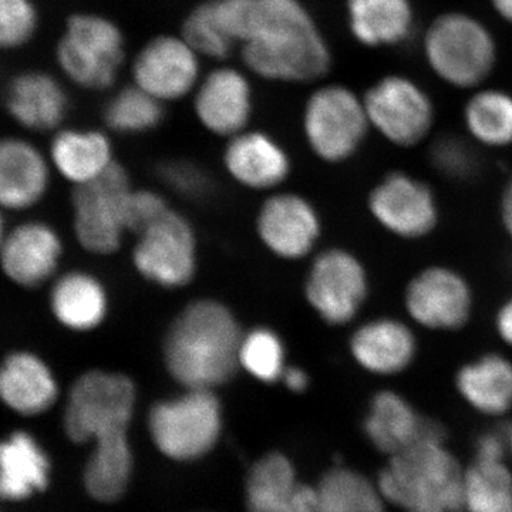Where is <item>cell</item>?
<instances>
[{
  "label": "cell",
  "instance_id": "1",
  "mask_svg": "<svg viewBox=\"0 0 512 512\" xmlns=\"http://www.w3.org/2000/svg\"><path fill=\"white\" fill-rule=\"evenodd\" d=\"M215 16L255 80L286 86L323 82L332 46L305 0H211Z\"/></svg>",
  "mask_w": 512,
  "mask_h": 512
},
{
  "label": "cell",
  "instance_id": "2",
  "mask_svg": "<svg viewBox=\"0 0 512 512\" xmlns=\"http://www.w3.org/2000/svg\"><path fill=\"white\" fill-rule=\"evenodd\" d=\"M242 336L237 318L224 303L192 302L165 336V367L185 389L214 390L234 376Z\"/></svg>",
  "mask_w": 512,
  "mask_h": 512
},
{
  "label": "cell",
  "instance_id": "3",
  "mask_svg": "<svg viewBox=\"0 0 512 512\" xmlns=\"http://www.w3.org/2000/svg\"><path fill=\"white\" fill-rule=\"evenodd\" d=\"M136 406V386L123 373L89 370L77 377L64 409V429L76 443L93 440L92 457L133 460L128 426Z\"/></svg>",
  "mask_w": 512,
  "mask_h": 512
},
{
  "label": "cell",
  "instance_id": "4",
  "mask_svg": "<svg viewBox=\"0 0 512 512\" xmlns=\"http://www.w3.org/2000/svg\"><path fill=\"white\" fill-rule=\"evenodd\" d=\"M446 437H424L394 454L379 478V490L390 503L407 511L437 508L464 510V476L444 446Z\"/></svg>",
  "mask_w": 512,
  "mask_h": 512
},
{
  "label": "cell",
  "instance_id": "5",
  "mask_svg": "<svg viewBox=\"0 0 512 512\" xmlns=\"http://www.w3.org/2000/svg\"><path fill=\"white\" fill-rule=\"evenodd\" d=\"M128 60L126 33L110 16L80 10L64 22L55 62L63 79L77 89L110 93L119 86Z\"/></svg>",
  "mask_w": 512,
  "mask_h": 512
},
{
  "label": "cell",
  "instance_id": "6",
  "mask_svg": "<svg viewBox=\"0 0 512 512\" xmlns=\"http://www.w3.org/2000/svg\"><path fill=\"white\" fill-rule=\"evenodd\" d=\"M423 55L441 82L460 90H477L497 66L498 45L490 28L461 10L441 13L424 32Z\"/></svg>",
  "mask_w": 512,
  "mask_h": 512
},
{
  "label": "cell",
  "instance_id": "7",
  "mask_svg": "<svg viewBox=\"0 0 512 512\" xmlns=\"http://www.w3.org/2000/svg\"><path fill=\"white\" fill-rule=\"evenodd\" d=\"M301 126L312 153L329 164L355 157L372 130L363 96L336 82L313 87L303 101Z\"/></svg>",
  "mask_w": 512,
  "mask_h": 512
},
{
  "label": "cell",
  "instance_id": "8",
  "mask_svg": "<svg viewBox=\"0 0 512 512\" xmlns=\"http://www.w3.org/2000/svg\"><path fill=\"white\" fill-rule=\"evenodd\" d=\"M148 429L158 450L174 460L204 456L217 443L222 429L220 400L212 390L187 389L158 402L148 414Z\"/></svg>",
  "mask_w": 512,
  "mask_h": 512
},
{
  "label": "cell",
  "instance_id": "9",
  "mask_svg": "<svg viewBox=\"0 0 512 512\" xmlns=\"http://www.w3.org/2000/svg\"><path fill=\"white\" fill-rule=\"evenodd\" d=\"M131 191L130 175L117 161L92 183L73 188V231L83 249L94 255L119 251Z\"/></svg>",
  "mask_w": 512,
  "mask_h": 512
},
{
  "label": "cell",
  "instance_id": "10",
  "mask_svg": "<svg viewBox=\"0 0 512 512\" xmlns=\"http://www.w3.org/2000/svg\"><path fill=\"white\" fill-rule=\"evenodd\" d=\"M362 96L370 127L393 146L416 147L430 136L436 107L430 94L412 77L386 74Z\"/></svg>",
  "mask_w": 512,
  "mask_h": 512
},
{
  "label": "cell",
  "instance_id": "11",
  "mask_svg": "<svg viewBox=\"0 0 512 512\" xmlns=\"http://www.w3.org/2000/svg\"><path fill=\"white\" fill-rule=\"evenodd\" d=\"M204 59L180 32L151 36L130 57V83L168 106L190 99L204 74Z\"/></svg>",
  "mask_w": 512,
  "mask_h": 512
},
{
  "label": "cell",
  "instance_id": "12",
  "mask_svg": "<svg viewBox=\"0 0 512 512\" xmlns=\"http://www.w3.org/2000/svg\"><path fill=\"white\" fill-rule=\"evenodd\" d=\"M254 80L241 64L215 63L205 70L190 97L200 126L227 140L248 130L256 106Z\"/></svg>",
  "mask_w": 512,
  "mask_h": 512
},
{
  "label": "cell",
  "instance_id": "13",
  "mask_svg": "<svg viewBox=\"0 0 512 512\" xmlns=\"http://www.w3.org/2000/svg\"><path fill=\"white\" fill-rule=\"evenodd\" d=\"M365 265L348 249L330 248L309 269L305 296L313 311L330 326L348 325L369 298Z\"/></svg>",
  "mask_w": 512,
  "mask_h": 512
},
{
  "label": "cell",
  "instance_id": "14",
  "mask_svg": "<svg viewBox=\"0 0 512 512\" xmlns=\"http://www.w3.org/2000/svg\"><path fill=\"white\" fill-rule=\"evenodd\" d=\"M133 264L138 274L163 288L190 284L197 269V238L187 218L168 210L141 232L133 249Z\"/></svg>",
  "mask_w": 512,
  "mask_h": 512
},
{
  "label": "cell",
  "instance_id": "15",
  "mask_svg": "<svg viewBox=\"0 0 512 512\" xmlns=\"http://www.w3.org/2000/svg\"><path fill=\"white\" fill-rule=\"evenodd\" d=\"M407 315L421 328L457 332L470 322L474 293L466 276L444 265L421 269L404 291Z\"/></svg>",
  "mask_w": 512,
  "mask_h": 512
},
{
  "label": "cell",
  "instance_id": "16",
  "mask_svg": "<svg viewBox=\"0 0 512 512\" xmlns=\"http://www.w3.org/2000/svg\"><path fill=\"white\" fill-rule=\"evenodd\" d=\"M373 220L394 237H429L440 221V205L426 181L403 171L384 175L367 198Z\"/></svg>",
  "mask_w": 512,
  "mask_h": 512
},
{
  "label": "cell",
  "instance_id": "17",
  "mask_svg": "<svg viewBox=\"0 0 512 512\" xmlns=\"http://www.w3.org/2000/svg\"><path fill=\"white\" fill-rule=\"evenodd\" d=\"M63 256V241L55 228L26 221L8 231L0 247V268L12 284L36 289L55 278Z\"/></svg>",
  "mask_w": 512,
  "mask_h": 512
},
{
  "label": "cell",
  "instance_id": "18",
  "mask_svg": "<svg viewBox=\"0 0 512 512\" xmlns=\"http://www.w3.org/2000/svg\"><path fill=\"white\" fill-rule=\"evenodd\" d=\"M256 229L272 254L293 261L311 254L318 244L322 224L311 202L301 195L285 192L264 202Z\"/></svg>",
  "mask_w": 512,
  "mask_h": 512
},
{
  "label": "cell",
  "instance_id": "19",
  "mask_svg": "<svg viewBox=\"0 0 512 512\" xmlns=\"http://www.w3.org/2000/svg\"><path fill=\"white\" fill-rule=\"evenodd\" d=\"M10 119L32 133H56L70 110L66 86L45 70H25L9 80L3 96Z\"/></svg>",
  "mask_w": 512,
  "mask_h": 512
},
{
  "label": "cell",
  "instance_id": "20",
  "mask_svg": "<svg viewBox=\"0 0 512 512\" xmlns=\"http://www.w3.org/2000/svg\"><path fill=\"white\" fill-rule=\"evenodd\" d=\"M49 157L23 137H0V210L22 212L36 207L52 181Z\"/></svg>",
  "mask_w": 512,
  "mask_h": 512
},
{
  "label": "cell",
  "instance_id": "21",
  "mask_svg": "<svg viewBox=\"0 0 512 512\" xmlns=\"http://www.w3.org/2000/svg\"><path fill=\"white\" fill-rule=\"evenodd\" d=\"M349 350L356 365L367 373L389 377L413 365L419 355V340L403 320L382 316L363 323L352 333Z\"/></svg>",
  "mask_w": 512,
  "mask_h": 512
},
{
  "label": "cell",
  "instance_id": "22",
  "mask_svg": "<svg viewBox=\"0 0 512 512\" xmlns=\"http://www.w3.org/2000/svg\"><path fill=\"white\" fill-rule=\"evenodd\" d=\"M222 163L235 181L252 190L278 187L292 170L285 147L266 131L251 128L228 138Z\"/></svg>",
  "mask_w": 512,
  "mask_h": 512
},
{
  "label": "cell",
  "instance_id": "23",
  "mask_svg": "<svg viewBox=\"0 0 512 512\" xmlns=\"http://www.w3.org/2000/svg\"><path fill=\"white\" fill-rule=\"evenodd\" d=\"M59 399L49 363L30 350H13L0 362V402L20 416H39Z\"/></svg>",
  "mask_w": 512,
  "mask_h": 512
},
{
  "label": "cell",
  "instance_id": "24",
  "mask_svg": "<svg viewBox=\"0 0 512 512\" xmlns=\"http://www.w3.org/2000/svg\"><path fill=\"white\" fill-rule=\"evenodd\" d=\"M365 433L377 450L392 456L424 437H446L440 423L421 416L406 397L393 390H382L373 396Z\"/></svg>",
  "mask_w": 512,
  "mask_h": 512
},
{
  "label": "cell",
  "instance_id": "25",
  "mask_svg": "<svg viewBox=\"0 0 512 512\" xmlns=\"http://www.w3.org/2000/svg\"><path fill=\"white\" fill-rule=\"evenodd\" d=\"M249 512H318V493L296 481L291 461L269 454L252 467L247 483Z\"/></svg>",
  "mask_w": 512,
  "mask_h": 512
},
{
  "label": "cell",
  "instance_id": "26",
  "mask_svg": "<svg viewBox=\"0 0 512 512\" xmlns=\"http://www.w3.org/2000/svg\"><path fill=\"white\" fill-rule=\"evenodd\" d=\"M47 157L74 187L92 183L116 163L109 134L96 128H60L53 133Z\"/></svg>",
  "mask_w": 512,
  "mask_h": 512
},
{
  "label": "cell",
  "instance_id": "27",
  "mask_svg": "<svg viewBox=\"0 0 512 512\" xmlns=\"http://www.w3.org/2000/svg\"><path fill=\"white\" fill-rule=\"evenodd\" d=\"M346 25L357 45L386 49L402 45L413 35V0H345Z\"/></svg>",
  "mask_w": 512,
  "mask_h": 512
},
{
  "label": "cell",
  "instance_id": "28",
  "mask_svg": "<svg viewBox=\"0 0 512 512\" xmlns=\"http://www.w3.org/2000/svg\"><path fill=\"white\" fill-rule=\"evenodd\" d=\"M49 306L53 318L72 332H92L109 312V295L96 276L70 271L57 276L50 288Z\"/></svg>",
  "mask_w": 512,
  "mask_h": 512
},
{
  "label": "cell",
  "instance_id": "29",
  "mask_svg": "<svg viewBox=\"0 0 512 512\" xmlns=\"http://www.w3.org/2000/svg\"><path fill=\"white\" fill-rule=\"evenodd\" d=\"M456 389L477 412L503 416L512 409V360L488 352L464 363L456 373Z\"/></svg>",
  "mask_w": 512,
  "mask_h": 512
},
{
  "label": "cell",
  "instance_id": "30",
  "mask_svg": "<svg viewBox=\"0 0 512 512\" xmlns=\"http://www.w3.org/2000/svg\"><path fill=\"white\" fill-rule=\"evenodd\" d=\"M50 463L43 448L26 431L0 441V498L22 501L49 483Z\"/></svg>",
  "mask_w": 512,
  "mask_h": 512
},
{
  "label": "cell",
  "instance_id": "31",
  "mask_svg": "<svg viewBox=\"0 0 512 512\" xmlns=\"http://www.w3.org/2000/svg\"><path fill=\"white\" fill-rule=\"evenodd\" d=\"M473 92L463 109L468 136L488 148L512 146V94L495 87Z\"/></svg>",
  "mask_w": 512,
  "mask_h": 512
},
{
  "label": "cell",
  "instance_id": "32",
  "mask_svg": "<svg viewBox=\"0 0 512 512\" xmlns=\"http://www.w3.org/2000/svg\"><path fill=\"white\" fill-rule=\"evenodd\" d=\"M136 84L117 86L104 103L101 119L107 130L121 136H140L163 124L167 109Z\"/></svg>",
  "mask_w": 512,
  "mask_h": 512
},
{
  "label": "cell",
  "instance_id": "33",
  "mask_svg": "<svg viewBox=\"0 0 512 512\" xmlns=\"http://www.w3.org/2000/svg\"><path fill=\"white\" fill-rule=\"evenodd\" d=\"M316 493L318 512H384L380 490L366 477L346 468L329 471Z\"/></svg>",
  "mask_w": 512,
  "mask_h": 512
},
{
  "label": "cell",
  "instance_id": "34",
  "mask_svg": "<svg viewBox=\"0 0 512 512\" xmlns=\"http://www.w3.org/2000/svg\"><path fill=\"white\" fill-rule=\"evenodd\" d=\"M468 512H512V476L503 463L477 461L464 476Z\"/></svg>",
  "mask_w": 512,
  "mask_h": 512
},
{
  "label": "cell",
  "instance_id": "35",
  "mask_svg": "<svg viewBox=\"0 0 512 512\" xmlns=\"http://www.w3.org/2000/svg\"><path fill=\"white\" fill-rule=\"evenodd\" d=\"M180 33L204 60L224 63L238 52L237 45L221 28L211 0H201L184 16Z\"/></svg>",
  "mask_w": 512,
  "mask_h": 512
},
{
  "label": "cell",
  "instance_id": "36",
  "mask_svg": "<svg viewBox=\"0 0 512 512\" xmlns=\"http://www.w3.org/2000/svg\"><path fill=\"white\" fill-rule=\"evenodd\" d=\"M239 366L259 382L274 383L286 369L285 346L274 330L256 328L242 336Z\"/></svg>",
  "mask_w": 512,
  "mask_h": 512
},
{
  "label": "cell",
  "instance_id": "37",
  "mask_svg": "<svg viewBox=\"0 0 512 512\" xmlns=\"http://www.w3.org/2000/svg\"><path fill=\"white\" fill-rule=\"evenodd\" d=\"M431 167L453 181L471 180L478 171V156L466 138L444 134L429 148Z\"/></svg>",
  "mask_w": 512,
  "mask_h": 512
},
{
  "label": "cell",
  "instance_id": "38",
  "mask_svg": "<svg viewBox=\"0 0 512 512\" xmlns=\"http://www.w3.org/2000/svg\"><path fill=\"white\" fill-rule=\"evenodd\" d=\"M39 26L35 0H0V50L10 52L29 45Z\"/></svg>",
  "mask_w": 512,
  "mask_h": 512
},
{
  "label": "cell",
  "instance_id": "39",
  "mask_svg": "<svg viewBox=\"0 0 512 512\" xmlns=\"http://www.w3.org/2000/svg\"><path fill=\"white\" fill-rule=\"evenodd\" d=\"M161 181L177 194L198 198L210 190V178L198 165L185 160L165 161L158 167Z\"/></svg>",
  "mask_w": 512,
  "mask_h": 512
},
{
  "label": "cell",
  "instance_id": "40",
  "mask_svg": "<svg viewBox=\"0 0 512 512\" xmlns=\"http://www.w3.org/2000/svg\"><path fill=\"white\" fill-rule=\"evenodd\" d=\"M170 210L167 202L158 192L151 190H133L128 195L126 207L127 231L140 235L151 225L156 224Z\"/></svg>",
  "mask_w": 512,
  "mask_h": 512
},
{
  "label": "cell",
  "instance_id": "41",
  "mask_svg": "<svg viewBox=\"0 0 512 512\" xmlns=\"http://www.w3.org/2000/svg\"><path fill=\"white\" fill-rule=\"evenodd\" d=\"M507 433L501 431H487L478 437L476 444L477 461L484 463H503L507 453Z\"/></svg>",
  "mask_w": 512,
  "mask_h": 512
},
{
  "label": "cell",
  "instance_id": "42",
  "mask_svg": "<svg viewBox=\"0 0 512 512\" xmlns=\"http://www.w3.org/2000/svg\"><path fill=\"white\" fill-rule=\"evenodd\" d=\"M494 325L498 338L512 348V295L498 308Z\"/></svg>",
  "mask_w": 512,
  "mask_h": 512
},
{
  "label": "cell",
  "instance_id": "43",
  "mask_svg": "<svg viewBox=\"0 0 512 512\" xmlns=\"http://www.w3.org/2000/svg\"><path fill=\"white\" fill-rule=\"evenodd\" d=\"M500 217L505 232L512 239V174L505 184L500 202Z\"/></svg>",
  "mask_w": 512,
  "mask_h": 512
},
{
  "label": "cell",
  "instance_id": "44",
  "mask_svg": "<svg viewBox=\"0 0 512 512\" xmlns=\"http://www.w3.org/2000/svg\"><path fill=\"white\" fill-rule=\"evenodd\" d=\"M282 380H284L285 386L295 393L305 392L309 386L308 373L303 372L299 367H286Z\"/></svg>",
  "mask_w": 512,
  "mask_h": 512
},
{
  "label": "cell",
  "instance_id": "45",
  "mask_svg": "<svg viewBox=\"0 0 512 512\" xmlns=\"http://www.w3.org/2000/svg\"><path fill=\"white\" fill-rule=\"evenodd\" d=\"M490 5L498 18L512 26V0H490Z\"/></svg>",
  "mask_w": 512,
  "mask_h": 512
},
{
  "label": "cell",
  "instance_id": "46",
  "mask_svg": "<svg viewBox=\"0 0 512 512\" xmlns=\"http://www.w3.org/2000/svg\"><path fill=\"white\" fill-rule=\"evenodd\" d=\"M3 212L5 211L0 210V247H2L3 241H5L6 234H8V231H6V221Z\"/></svg>",
  "mask_w": 512,
  "mask_h": 512
},
{
  "label": "cell",
  "instance_id": "47",
  "mask_svg": "<svg viewBox=\"0 0 512 512\" xmlns=\"http://www.w3.org/2000/svg\"><path fill=\"white\" fill-rule=\"evenodd\" d=\"M407 512H444V511L437 510V508H414V510H409Z\"/></svg>",
  "mask_w": 512,
  "mask_h": 512
},
{
  "label": "cell",
  "instance_id": "48",
  "mask_svg": "<svg viewBox=\"0 0 512 512\" xmlns=\"http://www.w3.org/2000/svg\"><path fill=\"white\" fill-rule=\"evenodd\" d=\"M507 437H508V446H510L511 453H512V426L510 427V430L507 431Z\"/></svg>",
  "mask_w": 512,
  "mask_h": 512
}]
</instances>
